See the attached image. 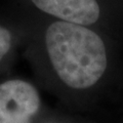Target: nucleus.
<instances>
[{"label": "nucleus", "instance_id": "nucleus-2", "mask_svg": "<svg viewBox=\"0 0 123 123\" xmlns=\"http://www.w3.org/2000/svg\"><path fill=\"white\" fill-rule=\"evenodd\" d=\"M40 107L35 87L24 80L0 83V123H31Z\"/></svg>", "mask_w": 123, "mask_h": 123}, {"label": "nucleus", "instance_id": "nucleus-3", "mask_svg": "<svg viewBox=\"0 0 123 123\" xmlns=\"http://www.w3.org/2000/svg\"><path fill=\"white\" fill-rule=\"evenodd\" d=\"M39 10L60 21L82 26L94 24L99 18L97 0H29Z\"/></svg>", "mask_w": 123, "mask_h": 123}, {"label": "nucleus", "instance_id": "nucleus-4", "mask_svg": "<svg viewBox=\"0 0 123 123\" xmlns=\"http://www.w3.org/2000/svg\"><path fill=\"white\" fill-rule=\"evenodd\" d=\"M12 44V33L7 27L0 24V61L3 59Z\"/></svg>", "mask_w": 123, "mask_h": 123}, {"label": "nucleus", "instance_id": "nucleus-1", "mask_svg": "<svg viewBox=\"0 0 123 123\" xmlns=\"http://www.w3.org/2000/svg\"><path fill=\"white\" fill-rule=\"evenodd\" d=\"M45 45L57 76L72 88L90 87L105 73V43L85 26L64 21L52 23L46 29Z\"/></svg>", "mask_w": 123, "mask_h": 123}]
</instances>
